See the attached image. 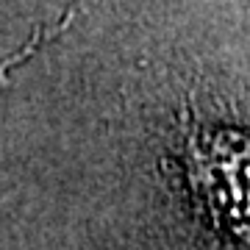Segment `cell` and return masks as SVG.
I'll return each mask as SVG.
<instances>
[{
	"mask_svg": "<svg viewBox=\"0 0 250 250\" xmlns=\"http://www.w3.org/2000/svg\"><path fill=\"white\" fill-rule=\"evenodd\" d=\"M78 9H81V0H72L70 6L64 9V14L59 17V22H56V25H36L34 36H31V42H28V45L22 47L17 56H11V59H6V62H0V81H6V72H9L11 67H17V64H22L25 59H31V56L39 50V45H42L45 39H50V36H56V34H62L64 28L70 25L72 14H75Z\"/></svg>",
	"mask_w": 250,
	"mask_h": 250,
	"instance_id": "6da1fadb",
	"label": "cell"
}]
</instances>
